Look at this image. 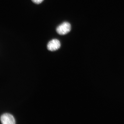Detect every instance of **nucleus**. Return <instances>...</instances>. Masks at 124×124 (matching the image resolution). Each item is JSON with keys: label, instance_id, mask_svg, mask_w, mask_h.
<instances>
[{"label": "nucleus", "instance_id": "20e7f679", "mask_svg": "<svg viewBox=\"0 0 124 124\" xmlns=\"http://www.w3.org/2000/svg\"><path fill=\"white\" fill-rule=\"evenodd\" d=\"M44 0H31L32 2L36 4H39L42 2Z\"/></svg>", "mask_w": 124, "mask_h": 124}, {"label": "nucleus", "instance_id": "f257e3e1", "mask_svg": "<svg viewBox=\"0 0 124 124\" xmlns=\"http://www.w3.org/2000/svg\"><path fill=\"white\" fill-rule=\"evenodd\" d=\"M71 30V26L67 22H63L57 28L56 31L59 34L65 35L69 33Z\"/></svg>", "mask_w": 124, "mask_h": 124}, {"label": "nucleus", "instance_id": "7ed1b4c3", "mask_svg": "<svg viewBox=\"0 0 124 124\" xmlns=\"http://www.w3.org/2000/svg\"><path fill=\"white\" fill-rule=\"evenodd\" d=\"M1 121L4 124H14L15 121L14 118L11 115L9 114H5L1 116Z\"/></svg>", "mask_w": 124, "mask_h": 124}, {"label": "nucleus", "instance_id": "f03ea898", "mask_svg": "<svg viewBox=\"0 0 124 124\" xmlns=\"http://www.w3.org/2000/svg\"><path fill=\"white\" fill-rule=\"evenodd\" d=\"M61 46L60 42L56 39L51 40L48 43L47 48L49 51H56L59 49Z\"/></svg>", "mask_w": 124, "mask_h": 124}]
</instances>
